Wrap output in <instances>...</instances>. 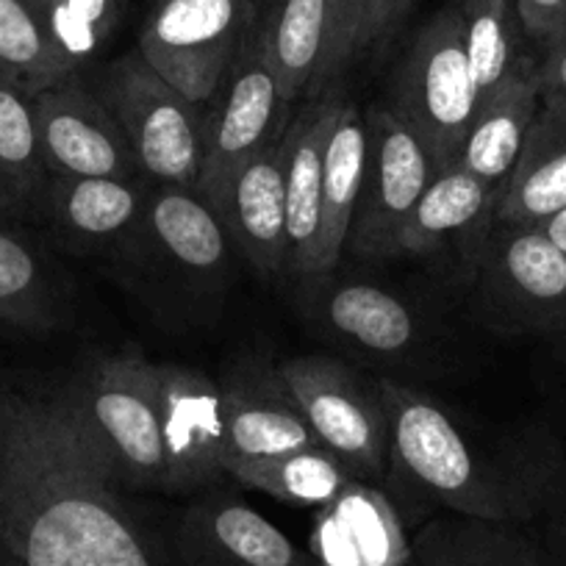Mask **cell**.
<instances>
[{"instance_id": "22", "label": "cell", "mask_w": 566, "mask_h": 566, "mask_svg": "<svg viewBox=\"0 0 566 566\" xmlns=\"http://www.w3.org/2000/svg\"><path fill=\"white\" fill-rule=\"evenodd\" d=\"M497 206L500 195L453 161L422 192L402 226L397 255H428L464 239H472L478 250L494 226Z\"/></svg>"}, {"instance_id": "24", "label": "cell", "mask_w": 566, "mask_h": 566, "mask_svg": "<svg viewBox=\"0 0 566 566\" xmlns=\"http://www.w3.org/2000/svg\"><path fill=\"white\" fill-rule=\"evenodd\" d=\"M367 117L361 108L336 95L323 167V239H319L323 272H334L345 255L358 195H361L364 167H367Z\"/></svg>"}, {"instance_id": "23", "label": "cell", "mask_w": 566, "mask_h": 566, "mask_svg": "<svg viewBox=\"0 0 566 566\" xmlns=\"http://www.w3.org/2000/svg\"><path fill=\"white\" fill-rule=\"evenodd\" d=\"M566 206V101L542 97L494 222L538 226Z\"/></svg>"}, {"instance_id": "37", "label": "cell", "mask_w": 566, "mask_h": 566, "mask_svg": "<svg viewBox=\"0 0 566 566\" xmlns=\"http://www.w3.org/2000/svg\"><path fill=\"white\" fill-rule=\"evenodd\" d=\"M544 237L549 239L553 244H558L560 250H566V206L560 211H555L553 217H547L544 222H538Z\"/></svg>"}, {"instance_id": "32", "label": "cell", "mask_w": 566, "mask_h": 566, "mask_svg": "<svg viewBox=\"0 0 566 566\" xmlns=\"http://www.w3.org/2000/svg\"><path fill=\"white\" fill-rule=\"evenodd\" d=\"M0 73L34 92L67 78L48 36L42 0H0Z\"/></svg>"}, {"instance_id": "36", "label": "cell", "mask_w": 566, "mask_h": 566, "mask_svg": "<svg viewBox=\"0 0 566 566\" xmlns=\"http://www.w3.org/2000/svg\"><path fill=\"white\" fill-rule=\"evenodd\" d=\"M542 59L536 62V81L542 97L566 101V29L542 45Z\"/></svg>"}, {"instance_id": "25", "label": "cell", "mask_w": 566, "mask_h": 566, "mask_svg": "<svg viewBox=\"0 0 566 566\" xmlns=\"http://www.w3.org/2000/svg\"><path fill=\"white\" fill-rule=\"evenodd\" d=\"M34 90L0 73V214L40 220L48 172L36 128Z\"/></svg>"}, {"instance_id": "19", "label": "cell", "mask_w": 566, "mask_h": 566, "mask_svg": "<svg viewBox=\"0 0 566 566\" xmlns=\"http://www.w3.org/2000/svg\"><path fill=\"white\" fill-rule=\"evenodd\" d=\"M336 90H325L290 119L283 134V181H286V226H290V272L312 277L319 266L323 239V167L325 139L336 106Z\"/></svg>"}, {"instance_id": "21", "label": "cell", "mask_w": 566, "mask_h": 566, "mask_svg": "<svg viewBox=\"0 0 566 566\" xmlns=\"http://www.w3.org/2000/svg\"><path fill=\"white\" fill-rule=\"evenodd\" d=\"M538 103L542 92L536 81V62H531L478 103L475 117L461 139L455 165L494 189L500 200L525 148Z\"/></svg>"}, {"instance_id": "3", "label": "cell", "mask_w": 566, "mask_h": 566, "mask_svg": "<svg viewBox=\"0 0 566 566\" xmlns=\"http://www.w3.org/2000/svg\"><path fill=\"white\" fill-rule=\"evenodd\" d=\"M81 437L119 489L167 492L156 364L136 347L97 358L62 386Z\"/></svg>"}, {"instance_id": "7", "label": "cell", "mask_w": 566, "mask_h": 566, "mask_svg": "<svg viewBox=\"0 0 566 566\" xmlns=\"http://www.w3.org/2000/svg\"><path fill=\"white\" fill-rule=\"evenodd\" d=\"M478 103L481 92L464 51L459 12L448 3L408 42L389 108L428 142L439 165L448 167L459 156Z\"/></svg>"}, {"instance_id": "27", "label": "cell", "mask_w": 566, "mask_h": 566, "mask_svg": "<svg viewBox=\"0 0 566 566\" xmlns=\"http://www.w3.org/2000/svg\"><path fill=\"white\" fill-rule=\"evenodd\" d=\"M261 36L283 97L295 106L303 95H317L331 45V0H272Z\"/></svg>"}, {"instance_id": "31", "label": "cell", "mask_w": 566, "mask_h": 566, "mask_svg": "<svg viewBox=\"0 0 566 566\" xmlns=\"http://www.w3.org/2000/svg\"><path fill=\"white\" fill-rule=\"evenodd\" d=\"M51 45L67 75H84L117 34L128 0H42Z\"/></svg>"}, {"instance_id": "29", "label": "cell", "mask_w": 566, "mask_h": 566, "mask_svg": "<svg viewBox=\"0 0 566 566\" xmlns=\"http://www.w3.org/2000/svg\"><path fill=\"white\" fill-rule=\"evenodd\" d=\"M226 475L295 509H323L358 481L319 444L266 461H231L226 464Z\"/></svg>"}, {"instance_id": "18", "label": "cell", "mask_w": 566, "mask_h": 566, "mask_svg": "<svg viewBox=\"0 0 566 566\" xmlns=\"http://www.w3.org/2000/svg\"><path fill=\"white\" fill-rule=\"evenodd\" d=\"M154 181L134 178H64L51 176L42 198L45 220L64 242L78 250L128 244L148 211Z\"/></svg>"}, {"instance_id": "33", "label": "cell", "mask_w": 566, "mask_h": 566, "mask_svg": "<svg viewBox=\"0 0 566 566\" xmlns=\"http://www.w3.org/2000/svg\"><path fill=\"white\" fill-rule=\"evenodd\" d=\"M369 0H331V45L328 59H325L323 78L317 84V95L331 90L336 84V78L358 56V36H361Z\"/></svg>"}, {"instance_id": "38", "label": "cell", "mask_w": 566, "mask_h": 566, "mask_svg": "<svg viewBox=\"0 0 566 566\" xmlns=\"http://www.w3.org/2000/svg\"><path fill=\"white\" fill-rule=\"evenodd\" d=\"M0 566H7V564H0Z\"/></svg>"}, {"instance_id": "14", "label": "cell", "mask_w": 566, "mask_h": 566, "mask_svg": "<svg viewBox=\"0 0 566 566\" xmlns=\"http://www.w3.org/2000/svg\"><path fill=\"white\" fill-rule=\"evenodd\" d=\"M176 549L187 566H317L281 527L217 489L178 514Z\"/></svg>"}, {"instance_id": "1", "label": "cell", "mask_w": 566, "mask_h": 566, "mask_svg": "<svg viewBox=\"0 0 566 566\" xmlns=\"http://www.w3.org/2000/svg\"><path fill=\"white\" fill-rule=\"evenodd\" d=\"M0 564L156 566L62 386H0Z\"/></svg>"}, {"instance_id": "17", "label": "cell", "mask_w": 566, "mask_h": 566, "mask_svg": "<svg viewBox=\"0 0 566 566\" xmlns=\"http://www.w3.org/2000/svg\"><path fill=\"white\" fill-rule=\"evenodd\" d=\"M308 553L317 566H406L411 538L384 489L353 481L334 503L317 509Z\"/></svg>"}, {"instance_id": "6", "label": "cell", "mask_w": 566, "mask_h": 566, "mask_svg": "<svg viewBox=\"0 0 566 566\" xmlns=\"http://www.w3.org/2000/svg\"><path fill=\"white\" fill-rule=\"evenodd\" d=\"M277 373L319 448L364 483L375 486L389 475V417L378 378L331 356L290 358Z\"/></svg>"}, {"instance_id": "12", "label": "cell", "mask_w": 566, "mask_h": 566, "mask_svg": "<svg viewBox=\"0 0 566 566\" xmlns=\"http://www.w3.org/2000/svg\"><path fill=\"white\" fill-rule=\"evenodd\" d=\"M301 306L308 325L367 361L395 364L417 350L422 323L411 303L369 281H331V272L303 277Z\"/></svg>"}, {"instance_id": "20", "label": "cell", "mask_w": 566, "mask_h": 566, "mask_svg": "<svg viewBox=\"0 0 566 566\" xmlns=\"http://www.w3.org/2000/svg\"><path fill=\"white\" fill-rule=\"evenodd\" d=\"M134 239L181 275L217 277L228 266L231 239L209 200L192 187L154 184Z\"/></svg>"}, {"instance_id": "34", "label": "cell", "mask_w": 566, "mask_h": 566, "mask_svg": "<svg viewBox=\"0 0 566 566\" xmlns=\"http://www.w3.org/2000/svg\"><path fill=\"white\" fill-rule=\"evenodd\" d=\"M413 3L417 0H369L361 36H358V56L389 45V40L397 34Z\"/></svg>"}, {"instance_id": "8", "label": "cell", "mask_w": 566, "mask_h": 566, "mask_svg": "<svg viewBox=\"0 0 566 566\" xmlns=\"http://www.w3.org/2000/svg\"><path fill=\"white\" fill-rule=\"evenodd\" d=\"M292 103L283 97L277 75L266 59L261 23L255 20L206 108V150L200 167L198 192L214 203L233 172L253 159L259 150L281 139L290 125Z\"/></svg>"}, {"instance_id": "5", "label": "cell", "mask_w": 566, "mask_h": 566, "mask_svg": "<svg viewBox=\"0 0 566 566\" xmlns=\"http://www.w3.org/2000/svg\"><path fill=\"white\" fill-rule=\"evenodd\" d=\"M475 308L520 334H566V250L538 226L494 222L472 259Z\"/></svg>"}, {"instance_id": "11", "label": "cell", "mask_w": 566, "mask_h": 566, "mask_svg": "<svg viewBox=\"0 0 566 566\" xmlns=\"http://www.w3.org/2000/svg\"><path fill=\"white\" fill-rule=\"evenodd\" d=\"M42 159L51 176L134 178L139 170L123 128L84 75H67L34 95Z\"/></svg>"}, {"instance_id": "35", "label": "cell", "mask_w": 566, "mask_h": 566, "mask_svg": "<svg viewBox=\"0 0 566 566\" xmlns=\"http://www.w3.org/2000/svg\"><path fill=\"white\" fill-rule=\"evenodd\" d=\"M527 40L547 45L566 29V0H514Z\"/></svg>"}, {"instance_id": "10", "label": "cell", "mask_w": 566, "mask_h": 566, "mask_svg": "<svg viewBox=\"0 0 566 566\" xmlns=\"http://www.w3.org/2000/svg\"><path fill=\"white\" fill-rule=\"evenodd\" d=\"M367 167L345 253L364 261L397 255L400 231L442 165L428 142L389 106L367 114Z\"/></svg>"}, {"instance_id": "26", "label": "cell", "mask_w": 566, "mask_h": 566, "mask_svg": "<svg viewBox=\"0 0 566 566\" xmlns=\"http://www.w3.org/2000/svg\"><path fill=\"white\" fill-rule=\"evenodd\" d=\"M406 566H553L547 555L509 522L444 514L411 538Z\"/></svg>"}, {"instance_id": "13", "label": "cell", "mask_w": 566, "mask_h": 566, "mask_svg": "<svg viewBox=\"0 0 566 566\" xmlns=\"http://www.w3.org/2000/svg\"><path fill=\"white\" fill-rule=\"evenodd\" d=\"M161 397L167 492L211 489L226 475V424L220 384L200 369L156 364Z\"/></svg>"}, {"instance_id": "15", "label": "cell", "mask_w": 566, "mask_h": 566, "mask_svg": "<svg viewBox=\"0 0 566 566\" xmlns=\"http://www.w3.org/2000/svg\"><path fill=\"white\" fill-rule=\"evenodd\" d=\"M226 464L266 461L312 448L314 433L301 406L266 364H239L220 380Z\"/></svg>"}, {"instance_id": "30", "label": "cell", "mask_w": 566, "mask_h": 566, "mask_svg": "<svg viewBox=\"0 0 566 566\" xmlns=\"http://www.w3.org/2000/svg\"><path fill=\"white\" fill-rule=\"evenodd\" d=\"M459 12L464 51L481 101L533 62L522 53L525 29L514 0H450Z\"/></svg>"}, {"instance_id": "16", "label": "cell", "mask_w": 566, "mask_h": 566, "mask_svg": "<svg viewBox=\"0 0 566 566\" xmlns=\"http://www.w3.org/2000/svg\"><path fill=\"white\" fill-rule=\"evenodd\" d=\"M214 211L233 248L259 275L277 277L290 272L283 136L233 172Z\"/></svg>"}, {"instance_id": "2", "label": "cell", "mask_w": 566, "mask_h": 566, "mask_svg": "<svg viewBox=\"0 0 566 566\" xmlns=\"http://www.w3.org/2000/svg\"><path fill=\"white\" fill-rule=\"evenodd\" d=\"M389 417V475L422 503L492 522L525 520L531 503L433 395L378 378Z\"/></svg>"}, {"instance_id": "9", "label": "cell", "mask_w": 566, "mask_h": 566, "mask_svg": "<svg viewBox=\"0 0 566 566\" xmlns=\"http://www.w3.org/2000/svg\"><path fill=\"white\" fill-rule=\"evenodd\" d=\"M253 23L250 0H156L136 51L189 101L209 106Z\"/></svg>"}, {"instance_id": "4", "label": "cell", "mask_w": 566, "mask_h": 566, "mask_svg": "<svg viewBox=\"0 0 566 566\" xmlns=\"http://www.w3.org/2000/svg\"><path fill=\"white\" fill-rule=\"evenodd\" d=\"M97 95L123 128L139 170L154 184L198 187L206 150V108L161 78L139 51L101 75Z\"/></svg>"}, {"instance_id": "28", "label": "cell", "mask_w": 566, "mask_h": 566, "mask_svg": "<svg viewBox=\"0 0 566 566\" xmlns=\"http://www.w3.org/2000/svg\"><path fill=\"white\" fill-rule=\"evenodd\" d=\"M62 292L40 248L0 214V328L48 334L62 323Z\"/></svg>"}]
</instances>
